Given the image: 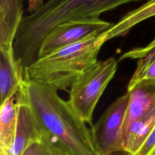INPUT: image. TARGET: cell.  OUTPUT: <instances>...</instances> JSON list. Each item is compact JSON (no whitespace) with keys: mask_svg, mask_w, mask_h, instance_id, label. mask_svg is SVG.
Wrapping results in <instances>:
<instances>
[{"mask_svg":"<svg viewBox=\"0 0 155 155\" xmlns=\"http://www.w3.org/2000/svg\"><path fill=\"white\" fill-rule=\"evenodd\" d=\"M140 0H48L22 18L13 41L15 58L24 73L37 59L45 36L56 25L71 19L99 17L104 12Z\"/></svg>","mask_w":155,"mask_h":155,"instance_id":"1","label":"cell"},{"mask_svg":"<svg viewBox=\"0 0 155 155\" xmlns=\"http://www.w3.org/2000/svg\"><path fill=\"white\" fill-rule=\"evenodd\" d=\"M22 87L43 129L68 155H99L91 130L57 90L28 79H24Z\"/></svg>","mask_w":155,"mask_h":155,"instance_id":"2","label":"cell"},{"mask_svg":"<svg viewBox=\"0 0 155 155\" xmlns=\"http://www.w3.org/2000/svg\"><path fill=\"white\" fill-rule=\"evenodd\" d=\"M106 41L103 31L38 58L27 68L24 79L65 90L97 61L99 50Z\"/></svg>","mask_w":155,"mask_h":155,"instance_id":"3","label":"cell"},{"mask_svg":"<svg viewBox=\"0 0 155 155\" xmlns=\"http://www.w3.org/2000/svg\"><path fill=\"white\" fill-rule=\"evenodd\" d=\"M113 58L97 61L71 85L68 102L78 116L91 127L95 107L117 70Z\"/></svg>","mask_w":155,"mask_h":155,"instance_id":"4","label":"cell"},{"mask_svg":"<svg viewBox=\"0 0 155 155\" xmlns=\"http://www.w3.org/2000/svg\"><path fill=\"white\" fill-rule=\"evenodd\" d=\"M130 94L127 93L111 104L91 132L99 155H130L124 146L123 128Z\"/></svg>","mask_w":155,"mask_h":155,"instance_id":"5","label":"cell"},{"mask_svg":"<svg viewBox=\"0 0 155 155\" xmlns=\"http://www.w3.org/2000/svg\"><path fill=\"white\" fill-rule=\"evenodd\" d=\"M113 24L102 19L100 17L71 19L61 23L45 36L41 42L38 58L97 35L110 28Z\"/></svg>","mask_w":155,"mask_h":155,"instance_id":"6","label":"cell"},{"mask_svg":"<svg viewBox=\"0 0 155 155\" xmlns=\"http://www.w3.org/2000/svg\"><path fill=\"white\" fill-rule=\"evenodd\" d=\"M18 120L13 143L8 155H22L26 148L41 138L45 131L30 105L22 85L16 93Z\"/></svg>","mask_w":155,"mask_h":155,"instance_id":"7","label":"cell"},{"mask_svg":"<svg viewBox=\"0 0 155 155\" xmlns=\"http://www.w3.org/2000/svg\"><path fill=\"white\" fill-rule=\"evenodd\" d=\"M23 70L16 61L13 44L0 45V104L18 91L24 82Z\"/></svg>","mask_w":155,"mask_h":155,"instance_id":"8","label":"cell"},{"mask_svg":"<svg viewBox=\"0 0 155 155\" xmlns=\"http://www.w3.org/2000/svg\"><path fill=\"white\" fill-rule=\"evenodd\" d=\"M130 94L123 128L128 126L155 105V79H142L127 90Z\"/></svg>","mask_w":155,"mask_h":155,"instance_id":"9","label":"cell"},{"mask_svg":"<svg viewBox=\"0 0 155 155\" xmlns=\"http://www.w3.org/2000/svg\"><path fill=\"white\" fill-rule=\"evenodd\" d=\"M24 0H0V45L13 44L23 18Z\"/></svg>","mask_w":155,"mask_h":155,"instance_id":"10","label":"cell"},{"mask_svg":"<svg viewBox=\"0 0 155 155\" xmlns=\"http://www.w3.org/2000/svg\"><path fill=\"white\" fill-rule=\"evenodd\" d=\"M137 59V67L130 80L127 90L142 79H155V38L146 47L133 48L121 56L124 59Z\"/></svg>","mask_w":155,"mask_h":155,"instance_id":"11","label":"cell"},{"mask_svg":"<svg viewBox=\"0 0 155 155\" xmlns=\"http://www.w3.org/2000/svg\"><path fill=\"white\" fill-rule=\"evenodd\" d=\"M16 93L0 108V155H8L15 136L18 120Z\"/></svg>","mask_w":155,"mask_h":155,"instance_id":"12","label":"cell"},{"mask_svg":"<svg viewBox=\"0 0 155 155\" xmlns=\"http://www.w3.org/2000/svg\"><path fill=\"white\" fill-rule=\"evenodd\" d=\"M154 125L155 105L133 121L124 133V146L130 155L139 149Z\"/></svg>","mask_w":155,"mask_h":155,"instance_id":"13","label":"cell"},{"mask_svg":"<svg viewBox=\"0 0 155 155\" xmlns=\"http://www.w3.org/2000/svg\"><path fill=\"white\" fill-rule=\"evenodd\" d=\"M155 16V0H148L138 8L128 12L116 23L104 31L107 41L127 35L131 28L140 22Z\"/></svg>","mask_w":155,"mask_h":155,"instance_id":"14","label":"cell"},{"mask_svg":"<svg viewBox=\"0 0 155 155\" xmlns=\"http://www.w3.org/2000/svg\"><path fill=\"white\" fill-rule=\"evenodd\" d=\"M22 155L68 154L60 143L45 131L42 136L30 143L24 150Z\"/></svg>","mask_w":155,"mask_h":155,"instance_id":"15","label":"cell"},{"mask_svg":"<svg viewBox=\"0 0 155 155\" xmlns=\"http://www.w3.org/2000/svg\"><path fill=\"white\" fill-rule=\"evenodd\" d=\"M133 155H155V125L143 144Z\"/></svg>","mask_w":155,"mask_h":155,"instance_id":"16","label":"cell"}]
</instances>
